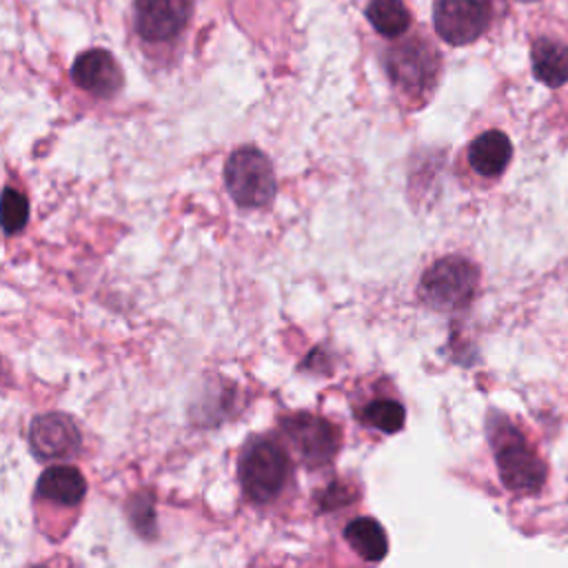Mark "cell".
I'll return each instance as SVG.
<instances>
[{
    "instance_id": "12",
    "label": "cell",
    "mask_w": 568,
    "mask_h": 568,
    "mask_svg": "<svg viewBox=\"0 0 568 568\" xmlns=\"http://www.w3.org/2000/svg\"><path fill=\"white\" fill-rule=\"evenodd\" d=\"M87 493L82 473L73 466H51L38 479V495L60 506H75Z\"/></svg>"
},
{
    "instance_id": "2",
    "label": "cell",
    "mask_w": 568,
    "mask_h": 568,
    "mask_svg": "<svg viewBox=\"0 0 568 568\" xmlns=\"http://www.w3.org/2000/svg\"><path fill=\"white\" fill-rule=\"evenodd\" d=\"M477 284L479 268L462 255H448L426 268L419 295L435 311H459L473 302Z\"/></svg>"
},
{
    "instance_id": "8",
    "label": "cell",
    "mask_w": 568,
    "mask_h": 568,
    "mask_svg": "<svg viewBox=\"0 0 568 568\" xmlns=\"http://www.w3.org/2000/svg\"><path fill=\"white\" fill-rule=\"evenodd\" d=\"M191 11L193 0H135V31L146 42L171 40L186 27Z\"/></svg>"
},
{
    "instance_id": "13",
    "label": "cell",
    "mask_w": 568,
    "mask_h": 568,
    "mask_svg": "<svg viewBox=\"0 0 568 568\" xmlns=\"http://www.w3.org/2000/svg\"><path fill=\"white\" fill-rule=\"evenodd\" d=\"M535 78L546 87H561L568 82V44L539 38L530 49Z\"/></svg>"
},
{
    "instance_id": "17",
    "label": "cell",
    "mask_w": 568,
    "mask_h": 568,
    "mask_svg": "<svg viewBox=\"0 0 568 568\" xmlns=\"http://www.w3.org/2000/svg\"><path fill=\"white\" fill-rule=\"evenodd\" d=\"M27 220H29L27 197L20 191L7 186L2 191V226H4V233L13 235V233L22 231Z\"/></svg>"
},
{
    "instance_id": "19",
    "label": "cell",
    "mask_w": 568,
    "mask_h": 568,
    "mask_svg": "<svg viewBox=\"0 0 568 568\" xmlns=\"http://www.w3.org/2000/svg\"><path fill=\"white\" fill-rule=\"evenodd\" d=\"M36 568H44V566H36Z\"/></svg>"
},
{
    "instance_id": "5",
    "label": "cell",
    "mask_w": 568,
    "mask_h": 568,
    "mask_svg": "<svg viewBox=\"0 0 568 568\" xmlns=\"http://www.w3.org/2000/svg\"><path fill=\"white\" fill-rule=\"evenodd\" d=\"M384 62L388 78L406 93H424L435 82L439 71L437 51L419 38L402 40L390 47Z\"/></svg>"
},
{
    "instance_id": "9",
    "label": "cell",
    "mask_w": 568,
    "mask_h": 568,
    "mask_svg": "<svg viewBox=\"0 0 568 568\" xmlns=\"http://www.w3.org/2000/svg\"><path fill=\"white\" fill-rule=\"evenodd\" d=\"M29 444L40 459L71 457L80 448V430L69 415L47 413L31 422Z\"/></svg>"
},
{
    "instance_id": "1",
    "label": "cell",
    "mask_w": 568,
    "mask_h": 568,
    "mask_svg": "<svg viewBox=\"0 0 568 568\" xmlns=\"http://www.w3.org/2000/svg\"><path fill=\"white\" fill-rule=\"evenodd\" d=\"M495 464L501 484L517 495H535L548 477V466L535 444L508 419L490 428Z\"/></svg>"
},
{
    "instance_id": "11",
    "label": "cell",
    "mask_w": 568,
    "mask_h": 568,
    "mask_svg": "<svg viewBox=\"0 0 568 568\" xmlns=\"http://www.w3.org/2000/svg\"><path fill=\"white\" fill-rule=\"evenodd\" d=\"M510 158H513L510 138L497 129L479 133L468 146V162L484 178L501 175Z\"/></svg>"
},
{
    "instance_id": "10",
    "label": "cell",
    "mask_w": 568,
    "mask_h": 568,
    "mask_svg": "<svg viewBox=\"0 0 568 568\" xmlns=\"http://www.w3.org/2000/svg\"><path fill=\"white\" fill-rule=\"evenodd\" d=\"M71 80L95 98H111L122 89V71L104 49H89L71 64Z\"/></svg>"
},
{
    "instance_id": "3",
    "label": "cell",
    "mask_w": 568,
    "mask_h": 568,
    "mask_svg": "<svg viewBox=\"0 0 568 568\" xmlns=\"http://www.w3.org/2000/svg\"><path fill=\"white\" fill-rule=\"evenodd\" d=\"M240 484L257 504L275 499L288 477V457L284 448L266 437H253L246 442L240 455Z\"/></svg>"
},
{
    "instance_id": "4",
    "label": "cell",
    "mask_w": 568,
    "mask_h": 568,
    "mask_svg": "<svg viewBox=\"0 0 568 568\" xmlns=\"http://www.w3.org/2000/svg\"><path fill=\"white\" fill-rule=\"evenodd\" d=\"M224 184L235 204L257 209L271 204L277 184L268 158L255 146L235 149L224 164Z\"/></svg>"
},
{
    "instance_id": "18",
    "label": "cell",
    "mask_w": 568,
    "mask_h": 568,
    "mask_svg": "<svg viewBox=\"0 0 568 568\" xmlns=\"http://www.w3.org/2000/svg\"><path fill=\"white\" fill-rule=\"evenodd\" d=\"M326 497H333V501H331V506H328V508L342 506V504H346V501H351V499H353L351 490H346L342 484H333V486L328 488V493H324V499H326Z\"/></svg>"
},
{
    "instance_id": "6",
    "label": "cell",
    "mask_w": 568,
    "mask_h": 568,
    "mask_svg": "<svg viewBox=\"0 0 568 568\" xmlns=\"http://www.w3.org/2000/svg\"><path fill=\"white\" fill-rule=\"evenodd\" d=\"M282 433L306 466L328 464L339 448V430L313 413H293L282 419Z\"/></svg>"
},
{
    "instance_id": "16",
    "label": "cell",
    "mask_w": 568,
    "mask_h": 568,
    "mask_svg": "<svg viewBox=\"0 0 568 568\" xmlns=\"http://www.w3.org/2000/svg\"><path fill=\"white\" fill-rule=\"evenodd\" d=\"M362 422L371 428H377L382 433H397L402 430L404 422H406V410L399 402L395 399H386V397H377L373 402H368L362 413H359Z\"/></svg>"
},
{
    "instance_id": "7",
    "label": "cell",
    "mask_w": 568,
    "mask_h": 568,
    "mask_svg": "<svg viewBox=\"0 0 568 568\" xmlns=\"http://www.w3.org/2000/svg\"><path fill=\"white\" fill-rule=\"evenodd\" d=\"M433 22L439 38L448 44L462 47L475 42L490 22L488 0H437Z\"/></svg>"
},
{
    "instance_id": "15",
    "label": "cell",
    "mask_w": 568,
    "mask_h": 568,
    "mask_svg": "<svg viewBox=\"0 0 568 568\" xmlns=\"http://www.w3.org/2000/svg\"><path fill=\"white\" fill-rule=\"evenodd\" d=\"M366 20L377 33L386 38H397L406 33L410 24V13L402 0H368Z\"/></svg>"
},
{
    "instance_id": "14",
    "label": "cell",
    "mask_w": 568,
    "mask_h": 568,
    "mask_svg": "<svg viewBox=\"0 0 568 568\" xmlns=\"http://www.w3.org/2000/svg\"><path fill=\"white\" fill-rule=\"evenodd\" d=\"M344 539L366 561H379L388 552V537L382 524L373 517H357L346 524Z\"/></svg>"
}]
</instances>
